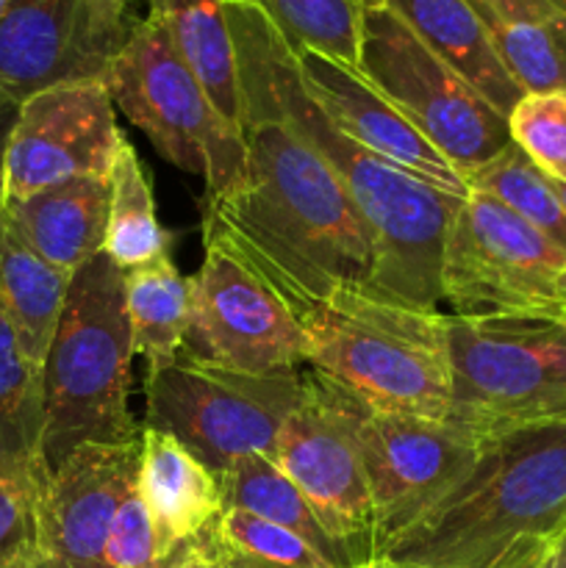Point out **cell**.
Returning <instances> with one entry per match:
<instances>
[{
	"mask_svg": "<svg viewBox=\"0 0 566 568\" xmlns=\"http://www.w3.org/2000/svg\"><path fill=\"white\" fill-rule=\"evenodd\" d=\"M148 17L170 37L216 111L242 131L236 55L225 20V0H148Z\"/></svg>",
	"mask_w": 566,
	"mask_h": 568,
	"instance_id": "cell-22",
	"label": "cell"
},
{
	"mask_svg": "<svg viewBox=\"0 0 566 568\" xmlns=\"http://www.w3.org/2000/svg\"><path fill=\"white\" fill-rule=\"evenodd\" d=\"M72 275L55 270L28 247L0 211V308L14 325L22 347L44 366L53 344Z\"/></svg>",
	"mask_w": 566,
	"mask_h": 568,
	"instance_id": "cell-23",
	"label": "cell"
},
{
	"mask_svg": "<svg viewBox=\"0 0 566 568\" xmlns=\"http://www.w3.org/2000/svg\"><path fill=\"white\" fill-rule=\"evenodd\" d=\"M225 20L236 55L242 125L281 122L336 172L375 244L372 297L436 311L444 242L464 197L427 186L344 136L311 98L297 50L264 11L244 0H225Z\"/></svg>",
	"mask_w": 566,
	"mask_h": 568,
	"instance_id": "cell-1",
	"label": "cell"
},
{
	"mask_svg": "<svg viewBox=\"0 0 566 568\" xmlns=\"http://www.w3.org/2000/svg\"><path fill=\"white\" fill-rule=\"evenodd\" d=\"M148 422L203 460L214 475L250 455L275 460L277 436L303 399V372L225 369L178 355L148 375Z\"/></svg>",
	"mask_w": 566,
	"mask_h": 568,
	"instance_id": "cell-8",
	"label": "cell"
},
{
	"mask_svg": "<svg viewBox=\"0 0 566 568\" xmlns=\"http://www.w3.org/2000/svg\"><path fill=\"white\" fill-rule=\"evenodd\" d=\"M442 303L458 316L566 320V253L497 197L469 192L444 242Z\"/></svg>",
	"mask_w": 566,
	"mask_h": 568,
	"instance_id": "cell-10",
	"label": "cell"
},
{
	"mask_svg": "<svg viewBox=\"0 0 566 568\" xmlns=\"http://www.w3.org/2000/svg\"><path fill=\"white\" fill-rule=\"evenodd\" d=\"M120 142L117 105L103 81L37 92L20 105L11 131L3 205L75 178L109 181Z\"/></svg>",
	"mask_w": 566,
	"mask_h": 568,
	"instance_id": "cell-14",
	"label": "cell"
},
{
	"mask_svg": "<svg viewBox=\"0 0 566 568\" xmlns=\"http://www.w3.org/2000/svg\"><path fill=\"white\" fill-rule=\"evenodd\" d=\"M125 314L133 353L142 355L148 375L175 364L192 320V277L181 275L170 255L122 272Z\"/></svg>",
	"mask_w": 566,
	"mask_h": 568,
	"instance_id": "cell-24",
	"label": "cell"
},
{
	"mask_svg": "<svg viewBox=\"0 0 566 568\" xmlns=\"http://www.w3.org/2000/svg\"><path fill=\"white\" fill-rule=\"evenodd\" d=\"M264 11L294 50H314L358 70L361 17L372 0H244Z\"/></svg>",
	"mask_w": 566,
	"mask_h": 568,
	"instance_id": "cell-29",
	"label": "cell"
},
{
	"mask_svg": "<svg viewBox=\"0 0 566 568\" xmlns=\"http://www.w3.org/2000/svg\"><path fill=\"white\" fill-rule=\"evenodd\" d=\"M20 105L11 94H6L0 89V211H3V178H6V153H9L11 131H14V122L20 116Z\"/></svg>",
	"mask_w": 566,
	"mask_h": 568,
	"instance_id": "cell-35",
	"label": "cell"
},
{
	"mask_svg": "<svg viewBox=\"0 0 566 568\" xmlns=\"http://www.w3.org/2000/svg\"><path fill=\"white\" fill-rule=\"evenodd\" d=\"M117 109L155 153L205 181V197L228 192L244 170V133L216 111L161 26L137 20L105 75Z\"/></svg>",
	"mask_w": 566,
	"mask_h": 568,
	"instance_id": "cell-7",
	"label": "cell"
},
{
	"mask_svg": "<svg viewBox=\"0 0 566 568\" xmlns=\"http://www.w3.org/2000/svg\"><path fill=\"white\" fill-rule=\"evenodd\" d=\"M42 433L44 366L26 353L0 308V460H42Z\"/></svg>",
	"mask_w": 566,
	"mask_h": 568,
	"instance_id": "cell-26",
	"label": "cell"
},
{
	"mask_svg": "<svg viewBox=\"0 0 566 568\" xmlns=\"http://www.w3.org/2000/svg\"><path fill=\"white\" fill-rule=\"evenodd\" d=\"M566 530V414L483 438L469 475L375 549L422 568H536Z\"/></svg>",
	"mask_w": 566,
	"mask_h": 568,
	"instance_id": "cell-3",
	"label": "cell"
},
{
	"mask_svg": "<svg viewBox=\"0 0 566 568\" xmlns=\"http://www.w3.org/2000/svg\"><path fill=\"white\" fill-rule=\"evenodd\" d=\"M3 216L17 236L37 250L55 270L75 275L103 253L109 222V181L75 178L55 183L31 197L3 205Z\"/></svg>",
	"mask_w": 566,
	"mask_h": 568,
	"instance_id": "cell-19",
	"label": "cell"
},
{
	"mask_svg": "<svg viewBox=\"0 0 566 568\" xmlns=\"http://www.w3.org/2000/svg\"><path fill=\"white\" fill-rule=\"evenodd\" d=\"M508 131L544 175L566 183V89L525 94L508 114Z\"/></svg>",
	"mask_w": 566,
	"mask_h": 568,
	"instance_id": "cell-32",
	"label": "cell"
},
{
	"mask_svg": "<svg viewBox=\"0 0 566 568\" xmlns=\"http://www.w3.org/2000/svg\"><path fill=\"white\" fill-rule=\"evenodd\" d=\"M297 61L311 98L344 136L449 197L469 194L464 175L358 70L314 50H297Z\"/></svg>",
	"mask_w": 566,
	"mask_h": 568,
	"instance_id": "cell-17",
	"label": "cell"
},
{
	"mask_svg": "<svg viewBox=\"0 0 566 568\" xmlns=\"http://www.w3.org/2000/svg\"><path fill=\"white\" fill-rule=\"evenodd\" d=\"M538 568H566V530L560 532L553 544H549V549L544 552Z\"/></svg>",
	"mask_w": 566,
	"mask_h": 568,
	"instance_id": "cell-38",
	"label": "cell"
},
{
	"mask_svg": "<svg viewBox=\"0 0 566 568\" xmlns=\"http://www.w3.org/2000/svg\"><path fill=\"white\" fill-rule=\"evenodd\" d=\"M503 20H538L566 14V0H475Z\"/></svg>",
	"mask_w": 566,
	"mask_h": 568,
	"instance_id": "cell-34",
	"label": "cell"
},
{
	"mask_svg": "<svg viewBox=\"0 0 566 568\" xmlns=\"http://www.w3.org/2000/svg\"><path fill=\"white\" fill-rule=\"evenodd\" d=\"M481 14L494 50L522 94L566 89V14L538 20H503L469 0Z\"/></svg>",
	"mask_w": 566,
	"mask_h": 568,
	"instance_id": "cell-27",
	"label": "cell"
},
{
	"mask_svg": "<svg viewBox=\"0 0 566 568\" xmlns=\"http://www.w3.org/2000/svg\"><path fill=\"white\" fill-rule=\"evenodd\" d=\"M133 355L122 270L100 253L72 275L44 358L42 460L48 471L83 444L137 442L142 430L128 405Z\"/></svg>",
	"mask_w": 566,
	"mask_h": 568,
	"instance_id": "cell-4",
	"label": "cell"
},
{
	"mask_svg": "<svg viewBox=\"0 0 566 568\" xmlns=\"http://www.w3.org/2000/svg\"><path fill=\"white\" fill-rule=\"evenodd\" d=\"M181 355L253 375L292 372L305 364V333L275 288L231 250L205 239Z\"/></svg>",
	"mask_w": 566,
	"mask_h": 568,
	"instance_id": "cell-12",
	"label": "cell"
},
{
	"mask_svg": "<svg viewBox=\"0 0 566 568\" xmlns=\"http://www.w3.org/2000/svg\"><path fill=\"white\" fill-rule=\"evenodd\" d=\"M37 568H48V566H44V564H39V566H37Z\"/></svg>",
	"mask_w": 566,
	"mask_h": 568,
	"instance_id": "cell-42",
	"label": "cell"
},
{
	"mask_svg": "<svg viewBox=\"0 0 566 568\" xmlns=\"http://www.w3.org/2000/svg\"><path fill=\"white\" fill-rule=\"evenodd\" d=\"M133 26L92 0H17L0 20V89L26 103L50 87L105 81Z\"/></svg>",
	"mask_w": 566,
	"mask_h": 568,
	"instance_id": "cell-15",
	"label": "cell"
},
{
	"mask_svg": "<svg viewBox=\"0 0 566 568\" xmlns=\"http://www.w3.org/2000/svg\"><path fill=\"white\" fill-rule=\"evenodd\" d=\"M103 253L122 272L170 255V233L155 214L150 186L137 148L122 136L109 175V222H105Z\"/></svg>",
	"mask_w": 566,
	"mask_h": 568,
	"instance_id": "cell-25",
	"label": "cell"
},
{
	"mask_svg": "<svg viewBox=\"0 0 566 568\" xmlns=\"http://www.w3.org/2000/svg\"><path fill=\"white\" fill-rule=\"evenodd\" d=\"M305 364L383 414L449 416L447 314L344 288L300 316Z\"/></svg>",
	"mask_w": 566,
	"mask_h": 568,
	"instance_id": "cell-5",
	"label": "cell"
},
{
	"mask_svg": "<svg viewBox=\"0 0 566 568\" xmlns=\"http://www.w3.org/2000/svg\"><path fill=\"white\" fill-rule=\"evenodd\" d=\"M42 460H0V568L42 564V494L48 486Z\"/></svg>",
	"mask_w": 566,
	"mask_h": 568,
	"instance_id": "cell-31",
	"label": "cell"
},
{
	"mask_svg": "<svg viewBox=\"0 0 566 568\" xmlns=\"http://www.w3.org/2000/svg\"><path fill=\"white\" fill-rule=\"evenodd\" d=\"M105 558L111 568H161L159 536H155L153 519H150L144 499L139 494L137 480L131 483L120 499L114 521H111L109 547H105Z\"/></svg>",
	"mask_w": 566,
	"mask_h": 568,
	"instance_id": "cell-33",
	"label": "cell"
},
{
	"mask_svg": "<svg viewBox=\"0 0 566 568\" xmlns=\"http://www.w3.org/2000/svg\"><path fill=\"white\" fill-rule=\"evenodd\" d=\"M161 568H220V566H216L214 555L205 549V544L200 541V538H192L189 544L178 547L175 552L164 560V566Z\"/></svg>",
	"mask_w": 566,
	"mask_h": 568,
	"instance_id": "cell-36",
	"label": "cell"
},
{
	"mask_svg": "<svg viewBox=\"0 0 566 568\" xmlns=\"http://www.w3.org/2000/svg\"><path fill=\"white\" fill-rule=\"evenodd\" d=\"M336 392L370 480L377 549L469 475L483 438L447 419L383 414L344 388Z\"/></svg>",
	"mask_w": 566,
	"mask_h": 568,
	"instance_id": "cell-11",
	"label": "cell"
},
{
	"mask_svg": "<svg viewBox=\"0 0 566 568\" xmlns=\"http://www.w3.org/2000/svg\"><path fill=\"white\" fill-rule=\"evenodd\" d=\"M449 416L481 438L566 414V320L447 314Z\"/></svg>",
	"mask_w": 566,
	"mask_h": 568,
	"instance_id": "cell-6",
	"label": "cell"
},
{
	"mask_svg": "<svg viewBox=\"0 0 566 568\" xmlns=\"http://www.w3.org/2000/svg\"><path fill=\"white\" fill-rule=\"evenodd\" d=\"M358 72L464 181L511 144L508 116L444 64L381 0L364 6Z\"/></svg>",
	"mask_w": 566,
	"mask_h": 568,
	"instance_id": "cell-9",
	"label": "cell"
},
{
	"mask_svg": "<svg viewBox=\"0 0 566 568\" xmlns=\"http://www.w3.org/2000/svg\"><path fill=\"white\" fill-rule=\"evenodd\" d=\"M444 64L453 67L499 114L508 116L525 94L508 75L492 37L469 0H381Z\"/></svg>",
	"mask_w": 566,
	"mask_h": 568,
	"instance_id": "cell-20",
	"label": "cell"
},
{
	"mask_svg": "<svg viewBox=\"0 0 566 568\" xmlns=\"http://www.w3.org/2000/svg\"><path fill=\"white\" fill-rule=\"evenodd\" d=\"M536 568H538V566H536Z\"/></svg>",
	"mask_w": 566,
	"mask_h": 568,
	"instance_id": "cell-43",
	"label": "cell"
},
{
	"mask_svg": "<svg viewBox=\"0 0 566 568\" xmlns=\"http://www.w3.org/2000/svg\"><path fill=\"white\" fill-rule=\"evenodd\" d=\"M466 186L469 192H486L497 197L566 253V209L560 205L558 192L553 181L514 142L486 166L466 175Z\"/></svg>",
	"mask_w": 566,
	"mask_h": 568,
	"instance_id": "cell-30",
	"label": "cell"
},
{
	"mask_svg": "<svg viewBox=\"0 0 566 568\" xmlns=\"http://www.w3.org/2000/svg\"><path fill=\"white\" fill-rule=\"evenodd\" d=\"M139 471L131 444H83L50 471L42 494V564L48 568H111V521Z\"/></svg>",
	"mask_w": 566,
	"mask_h": 568,
	"instance_id": "cell-16",
	"label": "cell"
},
{
	"mask_svg": "<svg viewBox=\"0 0 566 568\" xmlns=\"http://www.w3.org/2000/svg\"><path fill=\"white\" fill-rule=\"evenodd\" d=\"M92 6L100 11V14L111 17V20H117V22H133V20H137V17L131 14L133 0H92Z\"/></svg>",
	"mask_w": 566,
	"mask_h": 568,
	"instance_id": "cell-37",
	"label": "cell"
},
{
	"mask_svg": "<svg viewBox=\"0 0 566 568\" xmlns=\"http://www.w3.org/2000/svg\"><path fill=\"white\" fill-rule=\"evenodd\" d=\"M137 486L153 519L164 560L198 538L225 508L214 471L183 444L153 427H142L139 433Z\"/></svg>",
	"mask_w": 566,
	"mask_h": 568,
	"instance_id": "cell-18",
	"label": "cell"
},
{
	"mask_svg": "<svg viewBox=\"0 0 566 568\" xmlns=\"http://www.w3.org/2000/svg\"><path fill=\"white\" fill-rule=\"evenodd\" d=\"M14 3H17V0H0V20H3V14H6V11H9Z\"/></svg>",
	"mask_w": 566,
	"mask_h": 568,
	"instance_id": "cell-41",
	"label": "cell"
},
{
	"mask_svg": "<svg viewBox=\"0 0 566 568\" xmlns=\"http://www.w3.org/2000/svg\"><path fill=\"white\" fill-rule=\"evenodd\" d=\"M275 464L338 541L364 560L375 558V505L353 425L336 386L311 366L303 372V399L277 436Z\"/></svg>",
	"mask_w": 566,
	"mask_h": 568,
	"instance_id": "cell-13",
	"label": "cell"
},
{
	"mask_svg": "<svg viewBox=\"0 0 566 568\" xmlns=\"http://www.w3.org/2000/svg\"><path fill=\"white\" fill-rule=\"evenodd\" d=\"M353 568H422V566H405V564H392V560H383V558H372L370 564H361Z\"/></svg>",
	"mask_w": 566,
	"mask_h": 568,
	"instance_id": "cell-39",
	"label": "cell"
},
{
	"mask_svg": "<svg viewBox=\"0 0 566 568\" xmlns=\"http://www.w3.org/2000/svg\"><path fill=\"white\" fill-rule=\"evenodd\" d=\"M198 538L220 568H333L294 532L236 508H222Z\"/></svg>",
	"mask_w": 566,
	"mask_h": 568,
	"instance_id": "cell-28",
	"label": "cell"
},
{
	"mask_svg": "<svg viewBox=\"0 0 566 568\" xmlns=\"http://www.w3.org/2000/svg\"><path fill=\"white\" fill-rule=\"evenodd\" d=\"M216 480H220L225 508L244 510V514H253L270 525L294 532L333 568L370 564L353 547L333 536L325 519L309 503V497L277 469L275 460L264 458V455H250L216 475Z\"/></svg>",
	"mask_w": 566,
	"mask_h": 568,
	"instance_id": "cell-21",
	"label": "cell"
},
{
	"mask_svg": "<svg viewBox=\"0 0 566 568\" xmlns=\"http://www.w3.org/2000/svg\"><path fill=\"white\" fill-rule=\"evenodd\" d=\"M244 170L205 197L203 239L220 242L300 316L344 288L370 294L375 244L336 172L281 122H250Z\"/></svg>",
	"mask_w": 566,
	"mask_h": 568,
	"instance_id": "cell-2",
	"label": "cell"
},
{
	"mask_svg": "<svg viewBox=\"0 0 566 568\" xmlns=\"http://www.w3.org/2000/svg\"><path fill=\"white\" fill-rule=\"evenodd\" d=\"M549 181H553V178H549ZM553 186H555V192H558V200H560V205H564V209H566V183H558V181H553Z\"/></svg>",
	"mask_w": 566,
	"mask_h": 568,
	"instance_id": "cell-40",
	"label": "cell"
}]
</instances>
